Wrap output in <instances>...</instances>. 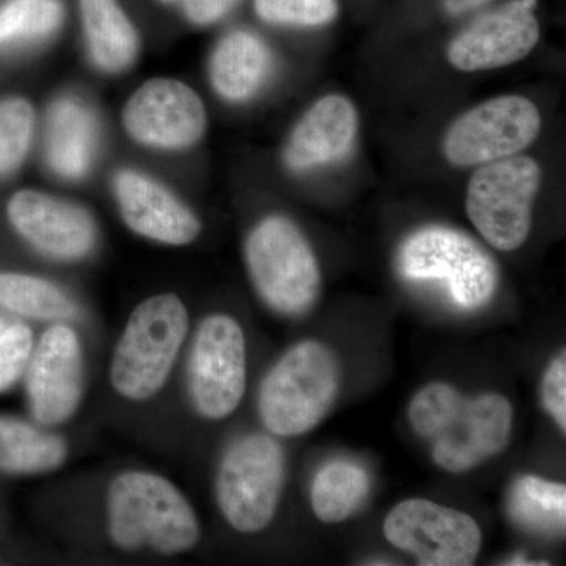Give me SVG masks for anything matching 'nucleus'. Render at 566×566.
Returning <instances> with one entry per match:
<instances>
[{
  "instance_id": "2",
  "label": "nucleus",
  "mask_w": 566,
  "mask_h": 566,
  "mask_svg": "<svg viewBox=\"0 0 566 566\" xmlns=\"http://www.w3.org/2000/svg\"><path fill=\"white\" fill-rule=\"evenodd\" d=\"M107 531L123 551L144 547L177 556L199 543L200 526L188 499L150 472H123L107 490Z\"/></svg>"
},
{
  "instance_id": "13",
  "label": "nucleus",
  "mask_w": 566,
  "mask_h": 566,
  "mask_svg": "<svg viewBox=\"0 0 566 566\" xmlns=\"http://www.w3.org/2000/svg\"><path fill=\"white\" fill-rule=\"evenodd\" d=\"M28 367L29 405L36 422H66L76 412L84 387L77 334L66 324H54L40 338Z\"/></svg>"
},
{
  "instance_id": "18",
  "label": "nucleus",
  "mask_w": 566,
  "mask_h": 566,
  "mask_svg": "<svg viewBox=\"0 0 566 566\" xmlns=\"http://www.w3.org/2000/svg\"><path fill=\"white\" fill-rule=\"evenodd\" d=\"M266 44L249 32H233L218 44L211 59V82L230 102H243L262 87L270 73Z\"/></svg>"
},
{
  "instance_id": "20",
  "label": "nucleus",
  "mask_w": 566,
  "mask_h": 566,
  "mask_svg": "<svg viewBox=\"0 0 566 566\" xmlns=\"http://www.w3.org/2000/svg\"><path fill=\"white\" fill-rule=\"evenodd\" d=\"M82 22L93 61L103 70H125L137 52V35L117 0H81Z\"/></svg>"
},
{
  "instance_id": "22",
  "label": "nucleus",
  "mask_w": 566,
  "mask_h": 566,
  "mask_svg": "<svg viewBox=\"0 0 566 566\" xmlns=\"http://www.w3.org/2000/svg\"><path fill=\"white\" fill-rule=\"evenodd\" d=\"M370 486V475L363 465L348 460L331 461L315 476L312 509L323 523H342L360 509Z\"/></svg>"
},
{
  "instance_id": "11",
  "label": "nucleus",
  "mask_w": 566,
  "mask_h": 566,
  "mask_svg": "<svg viewBox=\"0 0 566 566\" xmlns=\"http://www.w3.org/2000/svg\"><path fill=\"white\" fill-rule=\"evenodd\" d=\"M542 128L538 107L520 95L479 104L447 133L444 151L453 166H483L527 148Z\"/></svg>"
},
{
  "instance_id": "5",
  "label": "nucleus",
  "mask_w": 566,
  "mask_h": 566,
  "mask_svg": "<svg viewBox=\"0 0 566 566\" xmlns=\"http://www.w3.org/2000/svg\"><path fill=\"white\" fill-rule=\"evenodd\" d=\"M406 281L436 286L460 311H476L493 300L497 266L472 238L449 227L430 226L409 234L398 252Z\"/></svg>"
},
{
  "instance_id": "29",
  "label": "nucleus",
  "mask_w": 566,
  "mask_h": 566,
  "mask_svg": "<svg viewBox=\"0 0 566 566\" xmlns=\"http://www.w3.org/2000/svg\"><path fill=\"white\" fill-rule=\"evenodd\" d=\"M543 405L549 416L556 420L562 433L566 431V357L557 356L543 376Z\"/></svg>"
},
{
  "instance_id": "7",
  "label": "nucleus",
  "mask_w": 566,
  "mask_h": 566,
  "mask_svg": "<svg viewBox=\"0 0 566 566\" xmlns=\"http://www.w3.org/2000/svg\"><path fill=\"white\" fill-rule=\"evenodd\" d=\"M285 455L270 436L238 439L223 455L216 476V497L227 523L241 534H256L277 513Z\"/></svg>"
},
{
  "instance_id": "3",
  "label": "nucleus",
  "mask_w": 566,
  "mask_h": 566,
  "mask_svg": "<svg viewBox=\"0 0 566 566\" xmlns=\"http://www.w3.org/2000/svg\"><path fill=\"white\" fill-rule=\"evenodd\" d=\"M340 389V364L329 346L307 340L289 349L264 378L259 411L279 438L314 430L333 408Z\"/></svg>"
},
{
  "instance_id": "8",
  "label": "nucleus",
  "mask_w": 566,
  "mask_h": 566,
  "mask_svg": "<svg viewBox=\"0 0 566 566\" xmlns=\"http://www.w3.org/2000/svg\"><path fill=\"white\" fill-rule=\"evenodd\" d=\"M539 181L542 170L527 156L483 164L472 175L465 210L493 248L510 252L526 243Z\"/></svg>"
},
{
  "instance_id": "4",
  "label": "nucleus",
  "mask_w": 566,
  "mask_h": 566,
  "mask_svg": "<svg viewBox=\"0 0 566 566\" xmlns=\"http://www.w3.org/2000/svg\"><path fill=\"white\" fill-rule=\"evenodd\" d=\"M188 331V311L177 294H158L137 305L112 357V387L128 400L155 397L166 385Z\"/></svg>"
},
{
  "instance_id": "21",
  "label": "nucleus",
  "mask_w": 566,
  "mask_h": 566,
  "mask_svg": "<svg viewBox=\"0 0 566 566\" xmlns=\"http://www.w3.org/2000/svg\"><path fill=\"white\" fill-rule=\"evenodd\" d=\"M65 441L32 424L0 416V471L7 474H44L65 463Z\"/></svg>"
},
{
  "instance_id": "31",
  "label": "nucleus",
  "mask_w": 566,
  "mask_h": 566,
  "mask_svg": "<svg viewBox=\"0 0 566 566\" xmlns=\"http://www.w3.org/2000/svg\"><path fill=\"white\" fill-rule=\"evenodd\" d=\"M488 0H446L447 10L450 13L458 14L464 11L479 9L480 6L486 3Z\"/></svg>"
},
{
  "instance_id": "30",
  "label": "nucleus",
  "mask_w": 566,
  "mask_h": 566,
  "mask_svg": "<svg viewBox=\"0 0 566 566\" xmlns=\"http://www.w3.org/2000/svg\"><path fill=\"white\" fill-rule=\"evenodd\" d=\"M238 0H182L186 14L196 24H211L233 9Z\"/></svg>"
},
{
  "instance_id": "23",
  "label": "nucleus",
  "mask_w": 566,
  "mask_h": 566,
  "mask_svg": "<svg viewBox=\"0 0 566 566\" xmlns=\"http://www.w3.org/2000/svg\"><path fill=\"white\" fill-rule=\"evenodd\" d=\"M509 513L527 531L560 534L565 531L566 488L542 476H521L510 491Z\"/></svg>"
},
{
  "instance_id": "27",
  "label": "nucleus",
  "mask_w": 566,
  "mask_h": 566,
  "mask_svg": "<svg viewBox=\"0 0 566 566\" xmlns=\"http://www.w3.org/2000/svg\"><path fill=\"white\" fill-rule=\"evenodd\" d=\"M255 10L271 24L324 25L338 13L337 0H255Z\"/></svg>"
},
{
  "instance_id": "9",
  "label": "nucleus",
  "mask_w": 566,
  "mask_h": 566,
  "mask_svg": "<svg viewBox=\"0 0 566 566\" xmlns=\"http://www.w3.org/2000/svg\"><path fill=\"white\" fill-rule=\"evenodd\" d=\"M245 338L232 316L211 315L200 323L189 356V395L197 412L210 420L237 411L245 392Z\"/></svg>"
},
{
  "instance_id": "10",
  "label": "nucleus",
  "mask_w": 566,
  "mask_h": 566,
  "mask_svg": "<svg viewBox=\"0 0 566 566\" xmlns=\"http://www.w3.org/2000/svg\"><path fill=\"white\" fill-rule=\"evenodd\" d=\"M387 542L422 566H469L482 549V531L471 516L427 499H408L390 510Z\"/></svg>"
},
{
  "instance_id": "25",
  "label": "nucleus",
  "mask_w": 566,
  "mask_h": 566,
  "mask_svg": "<svg viewBox=\"0 0 566 566\" xmlns=\"http://www.w3.org/2000/svg\"><path fill=\"white\" fill-rule=\"evenodd\" d=\"M61 20L57 0H10L0 9V48L44 39Z\"/></svg>"
},
{
  "instance_id": "19",
  "label": "nucleus",
  "mask_w": 566,
  "mask_h": 566,
  "mask_svg": "<svg viewBox=\"0 0 566 566\" xmlns=\"http://www.w3.org/2000/svg\"><path fill=\"white\" fill-rule=\"evenodd\" d=\"M95 148V122L74 99L55 103L48 118V161L66 178H80L91 167Z\"/></svg>"
},
{
  "instance_id": "24",
  "label": "nucleus",
  "mask_w": 566,
  "mask_h": 566,
  "mask_svg": "<svg viewBox=\"0 0 566 566\" xmlns=\"http://www.w3.org/2000/svg\"><path fill=\"white\" fill-rule=\"evenodd\" d=\"M0 305L29 318L66 322L77 307L57 286L24 274H0Z\"/></svg>"
},
{
  "instance_id": "15",
  "label": "nucleus",
  "mask_w": 566,
  "mask_h": 566,
  "mask_svg": "<svg viewBox=\"0 0 566 566\" xmlns=\"http://www.w3.org/2000/svg\"><path fill=\"white\" fill-rule=\"evenodd\" d=\"M7 214L22 238L54 259H81L95 244V223L88 212L48 193L31 189L14 193Z\"/></svg>"
},
{
  "instance_id": "28",
  "label": "nucleus",
  "mask_w": 566,
  "mask_h": 566,
  "mask_svg": "<svg viewBox=\"0 0 566 566\" xmlns=\"http://www.w3.org/2000/svg\"><path fill=\"white\" fill-rule=\"evenodd\" d=\"M32 348V331L25 324L0 319V392L14 385L28 368Z\"/></svg>"
},
{
  "instance_id": "32",
  "label": "nucleus",
  "mask_w": 566,
  "mask_h": 566,
  "mask_svg": "<svg viewBox=\"0 0 566 566\" xmlns=\"http://www.w3.org/2000/svg\"><path fill=\"white\" fill-rule=\"evenodd\" d=\"M163 2L175 3V2H180V0H163Z\"/></svg>"
},
{
  "instance_id": "12",
  "label": "nucleus",
  "mask_w": 566,
  "mask_h": 566,
  "mask_svg": "<svg viewBox=\"0 0 566 566\" xmlns=\"http://www.w3.org/2000/svg\"><path fill=\"white\" fill-rule=\"evenodd\" d=\"M123 123L140 144L178 150L202 139L207 112L199 95L182 82L153 80L126 104Z\"/></svg>"
},
{
  "instance_id": "1",
  "label": "nucleus",
  "mask_w": 566,
  "mask_h": 566,
  "mask_svg": "<svg viewBox=\"0 0 566 566\" xmlns=\"http://www.w3.org/2000/svg\"><path fill=\"white\" fill-rule=\"evenodd\" d=\"M408 417L434 463L452 474L479 468L512 438L513 409L501 394L465 397L446 382H431L412 398Z\"/></svg>"
},
{
  "instance_id": "17",
  "label": "nucleus",
  "mask_w": 566,
  "mask_h": 566,
  "mask_svg": "<svg viewBox=\"0 0 566 566\" xmlns=\"http://www.w3.org/2000/svg\"><path fill=\"white\" fill-rule=\"evenodd\" d=\"M357 133L356 109L340 95H329L311 107L290 137L285 161L297 172L344 158Z\"/></svg>"
},
{
  "instance_id": "6",
  "label": "nucleus",
  "mask_w": 566,
  "mask_h": 566,
  "mask_svg": "<svg viewBox=\"0 0 566 566\" xmlns=\"http://www.w3.org/2000/svg\"><path fill=\"white\" fill-rule=\"evenodd\" d=\"M245 262L256 292L279 314L301 316L318 301V262L290 219L271 216L260 222L245 243Z\"/></svg>"
},
{
  "instance_id": "26",
  "label": "nucleus",
  "mask_w": 566,
  "mask_h": 566,
  "mask_svg": "<svg viewBox=\"0 0 566 566\" xmlns=\"http://www.w3.org/2000/svg\"><path fill=\"white\" fill-rule=\"evenodd\" d=\"M35 115L22 98L0 102V177L21 166L31 147Z\"/></svg>"
},
{
  "instance_id": "16",
  "label": "nucleus",
  "mask_w": 566,
  "mask_h": 566,
  "mask_svg": "<svg viewBox=\"0 0 566 566\" xmlns=\"http://www.w3.org/2000/svg\"><path fill=\"white\" fill-rule=\"evenodd\" d=\"M115 193L126 226L148 240L185 245L202 230L191 210L144 175L122 172L115 180Z\"/></svg>"
},
{
  "instance_id": "14",
  "label": "nucleus",
  "mask_w": 566,
  "mask_h": 566,
  "mask_svg": "<svg viewBox=\"0 0 566 566\" xmlns=\"http://www.w3.org/2000/svg\"><path fill=\"white\" fill-rule=\"evenodd\" d=\"M535 7L536 0H515L480 18L452 41L449 62L472 73L523 61L539 40Z\"/></svg>"
}]
</instances>
